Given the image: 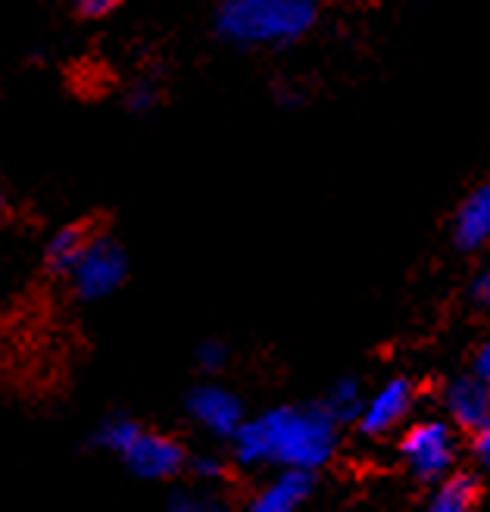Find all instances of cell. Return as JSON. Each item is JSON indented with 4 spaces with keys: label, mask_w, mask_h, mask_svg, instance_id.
<instances>
[{
    "label": "cell",
    "mask_w": 490,
    "mask_h": 512,
    "mask_svg": "<svg viewBox=\"0 0 490 512\" xmlns=\"http://www.w3.org/2000/svg\"><path fill=\"white\" fill-rule=\"evenodd\" d=\"M456 428L447 419H419L400 438L406 469L422 481H441L456 466Z\"/></svg>",
    "instance_id": "5b68a950"
},
{
    "label": "cell",
    "mask_w": 490,
    "mask_h": 512,
    "mask_svg": "<svg viewBox=\"0 0 490 512\" xmlns=\"http://www.w3.org/2000/svg\"><path fill=\"white\" fill-rule=\"evenodd\" d=\"M275 100H278V107H288V110H297L306 104V94L297 91L294 85H278L275 88Z\"/></svg>",
    "instance_id": "7402d4cb"
},
{
    "label": "cell",
    "mask_w": 490,
    "mask_h": 512,
    "mask_svg": "<svg viewBox=\"0 0 490 512\" xmlns=\"http://www.w3.org/2000/svg\"><path fill=\"white\" fill-rule=\"evenodd\" d=\"M94 235L97 232L91 222H69V225L57 228L54 238H50L44 247V269L50 275L66 278L72 272V266L79 263V256L85 253V247Z\"/></svg>",
    "instance_id": "8fae6325"
},
{
    "label": "cell",
    "mask_w": 490,
    "mask_h": 512,
    "mask_svg": "<svg viewBox=\"0 0 490 512\" xmlns=\"http://www.w3.org/2000/svg\"><path fill=\"white\" fill-rule=\"evenodd\" d=\"M188 416L216 438H231L244 422V403L222 384H197L188 394Z\"/></svg>",
    "instance_id": "52a82bcc"
},
{
    "label": "cell",
    "mask_w": 490,
    "mask_h": 512,
    "mask_svg": "<svg viewBox=\"0 0 490 512\" xmlns=\"http://www.w3.org/2000/svg\"><path fill=\"white\" fill-rule=\"evenodd\" d=\"M481 481L475 472H447L428 497L425 512H478Z\"/></svg>",
    "instance_id": "7c38bea8"
},
{
    "label": "cell",
    "mask_w": 490,
    "mask_h": 512,
    "mask_svg": "<svg viewBox=\"0 0 490 512\" xmlns=\"http://www.w3.org/2000/svg\"><path fill=\"white\" fill-rule=\"evenodd\" d=\"M412 409H416V384L409 378H391L366 397L356 428L366 438H384V434H391L412 416Z\"/></svg>",
    "instance_id": "8992f818"
},
{
    "label": "cell",
    "mask_w": 490,
    "mask_h": 512,
    "mask_svg": "<svg viewBox=\"0 0 490 512\" xmlns=\"http://www.w3.org/2000/svg\"><path fill=\"white\" fill-rule=\"evenodd\" d=\"M97 444L116 453L128 472L147 481H166L182 475L188 466V453L182 441L172 434L153 431L128 416H113L97 428Z\"/></svg>",
    "instance_id": "3957f363"
},
{
    "label": "cell",
    "mask_w": 490,
    "mask_h": 512,
    "mask_svg": "<svg viewBox=\"0 0 490 512\" xmlns=\"http://www.w3.org/2000/svg\"><path fill=\"white\" fill-rule=\"evenodd\" d=\"M160 104H163L160 75H141L125 91V110L132 116H150L160 110Z\"/></svg>",
    "instance_id": "5bb4252c"
},
{
    "label": "cell",
    "mask_w": 490,
    "mask_h": 512,
    "mask_svg": "<svg viewBox=\"0 0 490 512\" xmlns=\"http://www.w3.org/2000/svg\"><path fill=\"white\" fill-rule=\"evenodd\" d=\"M169 512H225V506L210 494H175Z\"/></svg>",
    "instance_id": "2e32d148"
},
{
    "label": "cell",
    "mask_w": 490,
    "mask_h": 512,
    "mask_svg": "<svg viewBox=\"0 0 490 512\" xmlns=\"http://www.w3.org/2000/svg\"><path fill=\"white\" fill-rule=\"evenodd\" d=\"M363 403H366V394L359 388L356 378H341L331 384V391L325 397V413L334 419V422H356L359 413H363Z\"/></svg>",
    "instance_id": "4fadbf2b"
},
{
    "label": "cell",
    "mask_w": 490,
    "mask_h": 512,
    "mask_svg": "<svg viewBox=\"0 0 490 512\" xmlns=\"http://www.w3.org/2000/svg\"><path fill=\"white\" fill-rule=\"evenodd\" d=\"M191 469H194V475L200 481H213V478L225 475V463H222L219 456H197L194 463H191Z\"/></svg>",
    "instance_id": "ac0fdd59"
},
{
    "label": "cell",
    "mask_w": 490,
    "mask_h": 512,
    "mask_svg": "<svg viewBox=\"0 0 490 512\" xmlns=\"http://www.w3.org/2000/svg\"><path fill=\"white\" fill-rule=\"evenodd\" d=\"M313 494V472L281 469V475L250 500L247 512H297L300 503Z\"/></svg>",
    "instance_id": "30bf717a"
},
{
    "label": "cell",
    "mask_w": 490,
    "mask_h": 512,
    "mask_svg": "<svg viewBox=\"0 0 490 512\" xmlns=\"http://www.w3.org/2000/svg\"><path fill=\"white\" fill-rule=\"evenodd\" d=\"M469 375L478 378V381H484V384H490V344H481V347L475 350Z\"/></svg>",
    "instance_id": "ffe728a7"
},
{
    "label": "cell",
    "mask_w": 490,
    "mask_h": 512,
    "mask_svg": "<svg viewBox=\"0 0 490 512\" xmlns=\"http://www.w3.org/2000/svg\"><path fill=\"white\" fill-rule=\"evenodd\" d=\"M228 441L238 466L316 472L338 450V422L325 413L322 403L278 406L256 419H244Z\"/></svg>",
    "instance_id": "6da1fadb"
},
{
    "label": "cell",
    "mask_w": 490,
    "mask_h": 512,
    "mask_svg": "<svg viewBox=\"0 0 490 512\" xmlns=\"http://www.w3.org/2000/svg\"><path fill=\"white\" fill-rule=\"evenodd\" d=\"M450 235L462 253H478L490 241V185H475L459 200Z\"/></svg>",
    "instance_id": "9c48e42d"
},
{
    "label": "cell",
    "mask_w": 490,
    "mask_h": 512,
    "mask_svg": "<svg viewBox=\"0 0 490 512\" xmlns=\"http://www.w3.org/2000/svg\"><path fill=\"white\" fill-rule=\"evenodd\" d=\"M444 406H447V422L459 431H481L490 428V384L462 375L456 378L447 394H444Z\"/></svg>",
    "instance_id": "ba28073f"
},
{
    "label": "cell",
    "mask_w": 490,
    "mask_h": 512,
    "mask_svg": "<svg viewBox=\"0 0 490 512\" xmlns=\"http://www.w3.org/2000/svg\"><path fill=\"white\" fill-rule=\"evenodd\" d=\"M469 447H472L475 463H478V466H487V463H490V428L472 431V434H469Z\"/></svg>",
    "instance_id": "d6986e66"
},
{
    "label": "cell",
    "mask_w": 490,
    "mask_h": 512,
    "mask_svg": "<svg viewBox=\"0 0 490 512\" xmlns=\"http://www.w3.org/2000/svg\"><path fill=\"white\" fill-rule=\"evenodd\" d=\"M319 22V0H219L213 32L235 50L291 47Z\"/></svg>",
    "instance_id": "7a4b0ae2"
},
{
    "label": "cell",
    "mask_w": 490,
    "mask_h": 512,
    "mask_svg": "<svg viewBox=\"0 0 490 512\" xmlns=\"http://www.w3.org/2000/svg\"><path fill=\"white\" fill-rule=\"evenodd\" d=\"M7 213H10V203H7V194L0 191V219H4Z\"/></svg>",
    "instance_id": "603a6c76"
},
{
    "label": "cell",
    "mask_w": 490,
    "mask_h": 512,
    "mask_svg": "<svg viewBox=\"0 0 490 512\" xmlns=\"http://www.w3.org/2000/svg\"><path fill=\"white\" fill-rule=\"evenodd\" d=\"M122 4H125V0H72L75 13H79L82 19H91V22L113 16Z\"/></svg>",
    "instance_id": "e0dca14e"
},
{
    "label": "cell",
    "mask_w": 490,
    "mask_h": 512,
    "mask_svg": "<svg viewBox=\"0 0 490 512\" xmlns=\"http://www.w3.org/2000/svg\"><path fill=\"white\" fill-rule=\"evenodd\" d=\"M469 297H472L475 306H487V303H490V272H487V269H481V272L475 275L472 288H469Z\"/></svg>",
    "instance_id": "44dd1931"
},
{
    "label": "cell",
    "mask_w": 490,
    "mask_h": 512,
    "mask_svg": "<svg viewBox=\"0 0 490 512\" xmlns=\"http://www.w3.org/2000/svg\"><path fill=\"white\" fill-rule=\"evenodd\" d=\"M228 347L222 344V341H206V344H200V350H197V366L206 372V375H216V372H222L225 366H228Z\"/></svg>",
    "instance_id": "9a60e30c"
},
{
    "label": "cell",
    "mask_w": 490,
    "mask_h": 512,
    "mask_svg": "<svg viewBox=\"0 0 490 512\" xmlns=\"http://www.w3.org/2000/svg\"><path fill=\"white\" fill-rule=\"evenodd\" d=\"M125 275H128L125 247L116 238L97 232L66 278H69L75 297L85 300V303H94V300L113 297L125 285Z\"/></svg>",
    "instance_id": "277c9868"
}]
</instances>
